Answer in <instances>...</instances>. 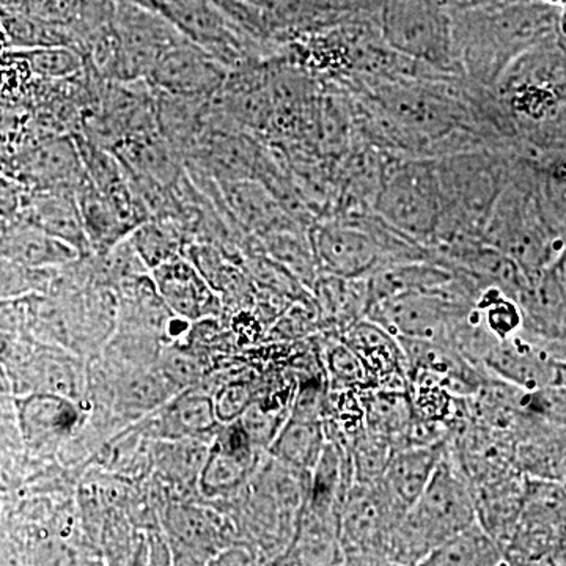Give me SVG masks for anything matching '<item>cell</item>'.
I'll list each match as a JSON object with an SVG mask.
<instances>
[{
    "label": "cell",
    "mask_w": 566,
    "mask_h": 566,
    "mask_svg": "<svg viewBox=\"0 0 566 566\" xmlns=\"http://www.w3.org/2000/svg\"><path fill=\"white\" fill-rule=\"evenodd\" d=\"M394 452L392 446L367 433L364 428L348 444L354 485H376V483L382 482L387 464H389Z\"/></svg>",
    "instance_id": "4316f807"
},
{
    "label": "cell",
    "mask_w": 566,
    "mask_h": 566,
    "mask_svg": "<svg viewBox=\"0 0 566 566\" xmlns=\"http://www.w3.org/2000/svg\"><path fill=\"white\" fill-rule=\"evenodd\" d=\"M129 240L148 271L186 251L185 233L174 218L147 219L129 233Z\"/></svg>",
    "instance_id": "603a6c76"
},
{
    "label": "cell",
    "mask_w": 566,
    "mask_h": 566,
    "mask_svg": "<svg viewBox=\"0 0 566 566\" xmlns=\"http://www.w3.org/2000/svg\"><path fill=\"white\" fill-rule=\"evenodd\" d=\"M326 442V424L322 417L290 411L289 419L270 447V453L279 463L311 474Z\"/></svg>",
    "instance_id": "ac0fdd59"
},
{
    "label": "cell",
    "mask_w": 566,
    "mask_h": 566,
    "mask_svg": "<svg viewBox=\"0 0 566 566\" xmlns=\"http://www.w3.org/2000/svg\"><path fill=\"white\" fill-rule=\"evenodd\" d=\"M24 221L73 245L81 255L85 251H92L76 196H71L70 192L48 191L33 197L28 205V218Z\"/></svg>",
    "instance_id": "d6986e66"
},
{
    "label": "cell",
    "mask_w": 566,
    "mask_h": 566,
    "mask_svg": "<svg viewBox=\"0 0 566 566\" xmlns=\"http://www.w3.org/2000/svg\"><path fill=\"white\" fill-rule=\"evenodd\" d=\"M523 145L482 148L434 159L442 214L431 251L444 252L483 241L488 219Z\"/></svg>",
    "instance_id": "7a4b0ae2"
},
{
    "label": "cell",
    "mask_w": 566,
    "mask_h": 566,
    "mask_svg": "<svg viewBox=\"0 0 566 566\" xmlns=\"http://www.w3.org/2000/svg\"><path fill=\"white\" fill-rule=\"evenodd\" d=\"M202 367L197 363L196 357L181 352H170L164 356L163 371L164 376L175 385H189L200 374Z\"/></svg>",
    "instance_id": "836d02e7"
},
{
    "label": "cell",
    "mask_w": 566,
    "mask_h": 566,
    "mask_svg": "<svg viewBox=\"0 0 566 566\" xmlns=\"http://www.w3.org/2000/svg\"><path fill=\"white\" fill-rule=\"evenodd\" d=\"M307 227L293 226L260 237L268 256L303 286L312 289L322 274Z\"/></svg>",
    "instance_id": "ffe728a7"
},
{
    "label": "cell",
    "mask_w": 566,
    "mask_h": 566,
    "mask_svg": "<svg viewBox=\"0 0 566 566\" xmlns=\"http://www.w3.org/2000/svg\"><path fill=\"white\" fill-rule=\"evenodd\" d=\"M200 513L191 512V510H181L172 516L174 532L185 543L191 545H203L210 539V526Z\"/></svg>",
    "instance_id": "d6a6232c"
},
{
    "label": "cell",
    "mask_w": 566,
    "mask_h": 566,
    "mask_svg": "<svg viewBox=\"0 0 566 566\" xmlns=\"http://www.w3.org/2000/svg\"><path fill=\"white\" fill-rule=\"evenodd\" d=\"M446 442L436 446H411L395 450L382 476V485L395 504L408 512L424 486L430 482L434 469L446 452Z\"/></svg>",
    "instance_id": "4fadbf2b"
},
{
    "label": "cell",
    "mask_w": 566,
    "mask_h": 566,
    "mask_svg": "<svg viewBox=\"0 0 566 566\" xmlns=\"http://www.w3.org/2000/svg\"><path fill=\"white\" fill-rule=\"evenodd\" d=\"M208 449L202 439H170V444H164L159 452V463L175 479H199Z\"/></svg>",
    "instance_id": "83f0119b"
},
{
    "label": "cell",
    "mask_w": 566,
    "mask_h": 566,
    "mask_svg": "<svg viewBox=\"0 0 566 566\" xmlns=\"http://www.w3.org/2000/svg\"><path fill=\"white\" fill-rule=\"evenodd\" d=\"M557 273L560 275L562 283H564L565 292H566V248L565 252L562 253L560 260L556 263Z\"/></svg>",
    "instance_id": "d590c367"
},
{
    "label": "cell",
    "mask_w": 566,
    "mask_h": 566,
    "mask_svg": "<svg viewBox=\"0 0 566 566\" xmlns=\"http://www.w3.org/2000/svg\"><path fill=\"white\" fill-rule=\"evenodd\" d=\"M256 449L240 420L222 423L212 438L199 475V486L207 497L237 493L255 472Z\"/></svg>",
    "instance_id": "9c48e42d"
},
{
    "label": "cell",
    "mask_w": 566,
    "mask_h": 566,
    "mask_svg": "<svg viewBox=\"0 0 566 566\" xmlns=\"http://www.w3.org/2000/svg\"><path fill=\"white\" fill-rule=\"evenodd\" d=\"M150 275L167 311L178 318L196 323L221 311V296L185 255L159 264Z\"/></svg>",
    "instance_id": "30bf717a"
},
{
    "label": "cell",
    "mask_w": 566,
    "mask_h": 566,
    "mask_svg": "<svg viewBox=\"0 0 566 566\" xmlns=\"http://www.w3.org/2000/svg\"><path fill=\"white\" fill-rule=\"evenodd\" d=\"M524 142L536 151L566 155V103L553 117L531 129Z\"/></svg>",
    "instance_id": "4dcf8cb0"
},
{
    "label": "cell",
    "mask_w": 566,
    "mask_h": 566,
    "mask_svg": "<svg viewBox=\"0 0 566 566\" xmlns=\"http://www.w3.org/2000/svg\"><path fill=\"white\" fill-rule=\"evenodd\" d=\"M163 378V376H161ZM158 376L144 375L133 378L123 387L122 398L128 408L150 409L153 406L161 403L166 387L163 379Z\"/></svg>",
    "instance_id": "1f68e13d"
},
{
    "label": "cell",
    "mask_w": 566,
    "mask_h": 566,
    "mask_svg": "<svg viewBox=\"0 0 566 566\" xmlns=\"http://www.w3.org/2000/svg\"><path fill=\"white\" fill-rule=\"evenodd\" d=\"M323 356L331 390L371 389L363 363L340 334L327 335Z\"/></svg>",
    "instance_id": "484cf974"
},
{
    "label": "cell",
    "mask_w": 566,
    "mask_h": 566,
    "mask_svg": "<svg viewBox=\"0 0 566 566\" xmlns=\"http://www.w3.org/2000/svg\"><path fill=\"white\" fill-rule=\"evenodd\" d=\"M405 513L382 482L354 485L342 509L338 528L344 565H390L395 528Z\"/></svg>",
    "instance_id": "52a82bcc"
},
{
    "label": "cell",
    "mask_w": 566,
    "mask_h": 566,
    "mask_svg": "<svg viewBox=\"0 0 566 566\" xmlns=\"http://www.w3.org/2000/svg\"><path fill=\"white\" fill-rule=\"evenodd\" d=\"M516 444V464L526 474L566 482V433L534 430Z\"/></svg>",
    "instance_id": "7402d4cb"
},
{
    "label": "cell",
    "mask_w": 566,
    "mask_h": 566,
    "mask_svg": "<svg viewBox=\"0 0 566 566\" xmlns=\"http://www.w3.org/2000/svg\"><path fill=\"white\" fill-rule=\"evenodd\" d=\"M255 397V390L249 382H232L223 386L212 397L216 417L221 423L240 420Z\"/></svg>",
    "instance_id": "f546056e"
},
{
    "label": "cell",
    "mask_w": 566,
    "mask_h": 566,
    "mask_svg": "<svg viewBox=\"0 0 566 566\" xmlns=\"http://www.w3.org/2000/svg\"><path fill=\"white\" fill-rule=\"evenodd\" d=\"M558 338H560V340H564L566 344V327L564 329V333H562L560 337H558Z\"/></svg>",
    "instance_id": "74e56055"
},
{
    "label": "cell",
    "mask_w": 566,
    "mask_h": 566,
    "mask_svg": "<svg viewBox=\"0 0 566 566\" xmlns=\"http://www.w3.org/2000/svg\"><path fill=\"white\" fill-rule=\"evenodd\" d=\"M378 25L394 51L442 73L461 74L446 0H379Z\"/></svg>",
    "instance_id": "8992f818"
},
{
    "label": "cell",
    "mask_w": 566,
    "mask_h": 566,
    "mask_svg": "<svg viewBox=\"0 0 566 566\" xmlns=\"http://www.w3.org/2000/svg\"><path fill=\"white\" fill-rule=\"evenodd\" d=\"M539 2L546 3V6L554 7V9H566V0H539Z\"/></svg>",
    "instance_id": "8d00e7d4"
},
{
    "label": "cell",
    "mask_w": 566,
    "mask_h": 566,
    "mask_svg": "<svg viewBox=\"0 0 566 566\" xmlns=\"http://www.w3.org/2000/svg\"><path fill=\"white\" fill-rule=\"evenodd\" d=\"M340 335L363 363L371 389L408 390L403 348L386 327L365 316Z\"/></svg>",
    "instance_id": "8fae6325"
},
{
    "label": "cell",
    "mask_w": 566,
    "mask_h": 566,
    "mask_svg": "<svg viewBox=\"0 0 566 566\" xmlns=\"http://www.w3.org/2000/svg\"><path fill=\"white\" fill-rule=\"evenodd\" d=\"M292 401V395L289 397H277V395L255 397L251 406L245 409L240 422L243 423L244 430L248 431L249 438L256 449L270 450L279 431L289 419Z\"/></svg>",
    "instance_id": "d4e9b609"
},
{
    "label": "cell",
    "mask_w": 566,
    "mask_h": 566,
    "mask_svg": "<svg viewBox=\"0 0 566 566\" xmlns=\"http://www.w3.org/2000/svg\"><path fill=\"white\" fill-rule=\"evenodd\" d=\"M493 91L521 137L566 103V43L560 33L521 54Z\"/></svg>",
    "instance_id": "277c9868"
},
{
    "label": "cell",
    "mask_w": 566,
    "mask_h": 566,
    "mask_svg": "<svg viewBox=\"0 0 566 566\" xmlns=\"http://www.w3.org/2000/svg\"><path fill=\"white\" fill-rule=\"evenodd\" d=\"M319 323L327 329L342 334L354 323L367 316L371 300L367 279H346L333 274H319L314 285Z\"/></svg>",
    "instance_id": "5bb4252c"
},
{
    "label": "cell",
    "mask_w": 566,
    "mask_h": 566,
    "mask_svg": "<svg viewBox=\"0 0 566 566\" xmlns=\"http://www.w3.org/2000/svg\"><path fill=\"white\" fill-rule=\"evenodd\" d=\"M18 420L28 446L43 450L73 434L80 423L81 412L74 398L32 392L22 395L18 401Z\"/></svg>",
    "instance_id": "7c38bea8"
},
{
    "label": "cell",
    "mask_w": 566,
    "mask_h": 566,
    "mask_svg": "<svg viewBox=\"0 0 566 566\" xmlns=\"http://www.w3.org/2000/svg\"><path fill=\"white\" fill-rule=\"evenodd\" d=\"M18 376L25 385L22 389L24 395L46 392L76 398L80 392L76 368L69 360L52 353H41L31 357L28 363L21 365Z\"/></svg>",
    "instance_id": "cb8c5ba5"
},
{
    "label": "cell",
    "mask_w": 566,
    "mask_h": 566,
    "mask_svg": "<svg viewBox=\"0 0 566 566\" xmlns=\"http://www.w3.org/2000/svg\"><path fill=\"white\" fill-rule=\"evenodd\" d=\"M0 255L28 270H44L74 262L81 252L33 223L22 221L0 238Z\"/></svg>",
    "instance_id": "9a60e30c"
},
{
    "label": "cell",
    "mask_w": 566,
    "mask_h": 566,
    "mask_svg": "<svg viewBox=\"0 0 566 566\" xmlns=\"http://www.w3.org/2000/svg\"><path fill=\"white\" fill-rule=\"evenodd\" d=\"M475 521L474 488L446 446L423 493L395 528L390 565H422L431 551Z\"/></svg>",
    "instance_id": "3957f363"
},
{
    "label": "cell",
    "mask_w": 566,
    "mask_h": 566,
    "mask_svg": "<svg viewBox=\"0 0 566 566\" xmlns=\"http://www.w3.org/2000/svg\"><path fill=\"white\" fill-rule=\"evenodd\" d=\"M227 76L221 61L189 40L164 52L150 73L153 84L164 93L205 99L221 91Z\"/></svg>",
    "instance_id": "ba28073f"
},
{
    "label": "cell",
    "mask_w": 566,
    "mask_h": 566,
    "mask_svg": "<svg viewBox=\"0 0 566 566\" xmlns=\"http://www.w3.org/2000/svg\"><path fill=\"white\" fill-rule=\"evenodd\" d=\"M17 57L28 63L33 73L51 80L73 76L82 69L80 54L65 46L33 48L18 52Z\"/></svg>",
    "instance_id": "f1b7e54d"
},
{
    "label": "cell",
    "mask_w": 566,
    "mask_h": 566,
    "mask_svg": "<svg viewBox=\"0 0 566 566\" xmlns=\"http://www.w3.org/2000/svg\"><path fill=\"white\" fill-rule=\"evenodd\" d=\"M20 192L14 188L13 182L0 178V214L11 216L20 207Z\"/></svg>",
    "instance_id": "e575fe53"
},
{
    "label": "cell",
    "mask_w": 566,
    "mask_h": 566,
    "mask_svg": "<svg viewBox=\"0 0 566 566\" xmlns=\"http://www.w3.org/2000/svg\"><path fill=\"white\" fill-rule=\"evenodd\" d=\"M416 409L408 390L368 389L364 392V428L394 450L408 447L416 422Z\"/></svg>",
    "instance_id": "2e32d148"
},
{
    "label": "cell",
    "mask_w": 566,
    "mask_h": 566,
    "mask_svg": "<svg viewBox=\"0 0 566 566\" xmlns=\"http://www.w3.org/2000/svg\"><path fill=\"white\" fill-rule=\"evenodd\" d=\"M221 424L210 395L185 390L164 406L150 427H155L163 439H202L218 433Z\"/></svg>",
    "instance_id": "e0dca14e"
},
{
    "label": "cell",
    "mask_w": 566,
    "mask_h": 566,
    "mask_svg": "<svg viewBox=\"0 0 566 566\" xmlns=\"http://www.w3.org/2000/svg\"><path fill=\"white\" fill-rule=\"evenodd\" d=\"M505 564L504 551L479 521L453 535L423 558L430 566H495Z\"/></svg>",
    "instance_id": "44dd1931"
},
{
    "label": "cell",
    "mask_w": 566,
    "mask_h": 566,
    "mask_svg": "<svg viewBox=\"0 0 566 566\" xmlns=\"http://www.w3.org/2000/svg\"><path fill=\"white\" fill-rule=\"evenodd\" d=\"M453 48L465 80L493 88L521 54L560 33L562 10L539 0L452 11Z\"/></svg>",
    "instance_id": "6da1fadb"
},
{
    "label": "cell",
    "mask_w": 566,
    "mask_h": 566,
    "mask_svg": "<svg viewBox=\"0 0 566 566\" xmlns=\"http://www.w3.org/2000/svg\"><path fill=\"white\" fill-rule=\"evenodd\" d=\"M374 211L398 233L430 249L442 214L434 159L386 151Z\"/></svg>",
    "instance_id": "5b68a950"
}]
</instances>
